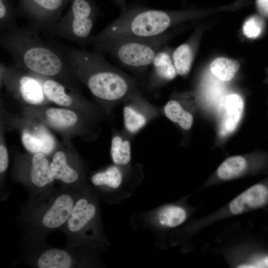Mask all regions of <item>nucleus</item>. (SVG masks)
Instances as JSON below:
<instances>
[{"mask_svg": "<svg viewBox=\"0 0 268 268\" xmlns=\"http://www.w3.org/2000/svg\"><path fill=\"white\" fill-rule=\"evenodd\" d=\"M1 47L15 65L29 73L42 77L70 80L75 75L65 52L41 39L30 26L0 33Z\"/></svg>", "mask_w": 268, "mask_h": 268, "instance_id": "obj_1", "label": "nucleus"}, {"mask_svg": "<svg viewBox=\"0 0 268 268\" xmlns=\"http://www.w3.org/2000/svg\"><path fill=\"white\" fill-rule=\"evenodd\" d=\"M59 46L67 56L74 74L85 82L95 97L115 102L134 93V82L110 64L101 52Z\"/></svg>", "mask_w": 268, "mask_h": 268, "instance_id": "obj_2", "label": "nucleus"}, {"mask_svg": "<svg viewBox=\"0 0 268 268\" xmlns=\"http://www.w3.org/2000/svg\"><path fill=\"white\" fill-rule=\"evenodd\" d=\"M184 14L141 6L130 7L97 34L95 41L119 38H153L167 31L182 19Z\"/></svg>", "mask_w": 268, "mask_h": 268, "instance_id": "obj_3", "label": "nucleus"}, {"mask_svg": "<svg viewBox=\"0 0 268 268\" xmlns=\"http://www.w3.org/2000/svg\"><path fill=\"white\" fill-rule=\"evenodd\" d=\"M166 33L153 38H119L95 41L91 44L106 52L123 66L134 69L151 66L159 50L169 39Z\"/></svg>", "mask_w": 268, "mask_h": 268, "instance_id": "obj_4", "label": "nucleus"}, {"mask_svg": "<svg viewBox=\"0 0 268 268\" xmlns=\"http://www.w3.org/2000/svg\"><path fill=\"white\" fill-rule=\"evenodd\" d=\"M98 10L96 0H71L67 12L47 32L77 44H90Z\"/></svg>", "mask_w": 268, "mask_h": 268, "instance_id": "obj_5", "label": "nucleus"}, {"mask_svg": "<svg viewBox=\"0 0 268 268\" xmlns=\"http://www.w3.org/2000/svg\"><path fill=\"white\" fill-rule=\"evenodd\" d=\"M78 196L69 191H62L54 195L50 201L40 207L34 215V225L44 233L64 227Z\"/></svg>", "mask_w": 268, "mask_h": 268, "instance_id": "obj_6", "label": "nucleus"}, {"mask_svg": "<svg viewBox=\"0 0 268 268\" xmlns=\"http://www.w3.org/2000/svg\"><path fill=\"white\" fill-rule=\"evenodd\" d=\"M68 0H20L19 12L30 27L37 32H48L61 18Z\"/></svg>", "mask_w": 268, "mask_h": 268, "instance_id": "obj_7", "label": "nucleus"}, {"mask_svg": "<svg viewBox=\"0 0 268 268\" xmlns=\"http://www.w3.org/2000/svg\"><path fill=\"white\" fill-rule=\"evenodd\" d=\"M97 207L87 197L78 195L74 203L70 215L64 226V230L72 244L84 236L86 230L97 215Z\"/></svg>", "mask_w": 268, "mask_h": 268, "instance_id": "obj_8", "label": "nucleus"}, {"mask_svg": "<svg viewBox=\"0 0 268 268\" xmlns=\"http://www.w3.org/2000/svg\"><path fill=\"white\" fill-rule=\"evenodd\" d=\"M1 75H3L16 84V87L23 100L31 105H39L44 100V93L42 84L38 78L26 74L18 75L17 67L0 66Z\"/></svg>", "mask_w": 268, "mask_h": 268, "instance_id": "obj_9", "label": "nucleus"}, {"mask_svg": "<svg viewBox=\"0 0 268 268\" xmlns=\"http://www.w3.org/2000/svg\"><path fill=\"white\" fill-rule=\"evenodd\" d=\"M268 205V179L249 187L235 198L228 205L233 215H239Z\"/></svg>", "mask_w": 268, "mask_h": 268, "instance_id": "obj_10", "label": "nucleus"}, {"mask_svg": "<svg viewBox=\"0 0 268 268\" xmlns=\"http://www.w3.org/2000/svg\"><path fill=\"white\" fill-rule=\"evenodd\" d=\"M30 186L36 193L46 191L54 181L50 163L45 155L41 153L33 155L29 172Z\"/></svg>", "mask_w": 268, "mask_h": 268, "instance_id": "obj_11", "label": "nucleus"}, {"mask_svg": "<svg viewBox=\"0 0 268 268\" xmlns=\"http://www.w3.org/2000/svg\"><path fill=\"white\" fill-rule=\"evenodd\" d=\"M165 46L157 53L151 65L150 83L153 86L169 81L177 74L172 59V52Z\"/></svg>", "mask_w": 268, "mask_h": 268, "instance_id": "obj_12", "label": "nucleus"}, {"mask_svg": "<svg viewBox=\"0 0 268 268\" xmlns=\"http://www.w3.org/2000/svg\"><path fill=\"white\" fill-rule=\"evenodd\" d=\"M223 113L220 125V133L225 136L232 133L237 128L242 117L244 103L237 94H231L224 99Z\"/></svg>", "mask_w": 268, "mask_h": 268, "instance_id": "obj_13", "label": "nucleus"}, {"mask_svg": "<svg viewBox=\"0 0 268 268\" xmlns=\"http://www.w3.org/2000/svg\"><path fill=\"white\" fill-rule=\"evenodd\" d=\"M21 139L25 148L33 153L49 154L55 144L53 136L43 127L35 128L34 131L30 132L24 130Z\"/></svg>", "mask_w": 268, "mask_h": 268, "instance_id": "obj_14", "label": "nucleus"}, {"mask_svg": "<svg viewBox=\"0 0 268 268\" xmlns=\"http://www.w3.org/2000/svg\"><path fill=\"white\" fill-rule=\"evenodd\" d=\"M35 262L39 268H70L78 263L77 259L69 250L55 248L40 252Z\"/></svg>", "mask_w": 268, "mask_h": 268, "instance_id": "obj_15", "label": "nucleus"}, {"mask_svg": "<svg viewBox=\"0 0 268 268\" xmlns=\"http://www.w3.org/2000/svg\"><path fill=\"white\" fill-rule=\"evenodd\" d=\"M50 169L55 179L67 185L76 183L79 179L77 171L68 163L65 153L61 150L54 154Z\"/></svg>", "mask_w": 268, "mask_h": 268, "instance_id": "obj_16", "label": "nucleus"}, {"mask_svg": "<svg viewBox=\"0 0 268 268\" xmlns=\"http://www.w3.org/2000/svg\"><path fill=\"white\" fill-rule=\"evenodd\" d=\"M46 78L42 84L46 97L57 105L64 107L71 106L73 99L66 92L65 85L54 79Z\"/></svg>", "mask_w": 268, "mask_h": 268, "instance_id": "obj_17", "label": "nucleus"}, {"mask_svg": "<svg viewBox=\"0 0 268 268\" xmlns=\"http://www.w3.org/2000/svg\"><path fill=\"white\" fill-rule=\"evenodd\" d=\"M165 116L171 121L178 124L183 130H188L192 126L194 117L192 113L184 109L181 103L175 99L170 100L164 107Z\"/></svg>", "mask_w": 268, "mask_h": 268, "instance_id": "obj_18", "label": "nucleus"}, {"mask_svg": "<svg viewBox=\"0 0 268 268\" xmlns=\"http://www.w3.org/2000/svg\"><path fill=\"white\" fill-rule=\"evenodd\" d=\"M247 160L241 156L230 157L224 160L217 170L218 177L223 180L236 178L247 169Z\"/></svg>", "mask_w": 268, "mask_h": 268, "instance_id": "obj_19", "label": "nucleus"}, {"mask_svg": "<svg viewBox=\"0 0 268 268\" xmlns=\"http://www.w3.org/2000/svg\"><path fill=\"white\" fill-rule=\"evenodd\" d=\"M191 43H185L172 52V59L177 74L184 76L190 70L194 58V48Z\"/></svg>", "mask_w": 268, "mask_h": 268, "instance_id": "obj_20", "label": "nucleus"}, {"mask_svg": "<svg viewBox=\"0 0 268 268\" xmlns=\"http://www.w3.org/2000/svg\"><path fill=\"white\" fill-rule=\"evenodd\" d=\"M240 65L238 61L224 57L214 60L210 65L211 73L223 81L232 80L238 70Z\"/></svg>", "mask_w": 268, "mask_h": 268, "instance_id": "obj_21", "label": "nucleus"}, {"mask_svg": "<svg viewBox=\"0 0 268 268\" xmlns=\"http://www.w3.org/2000/svg\"><path fill=\"white\" fill-rule=\"evenodd\" d=\"M110 155L115 164L117 165L128 164L131 159L130 142L120 135H115L111 141Z\"/></svg>", "mask_w": 268, "mask_h": 268, "instance_id": "obj_22", "label": "nucleus"}, {"mask_svg": "<svg viewBox=\"0 0 268 268\" xmlns=\"http://www.w3.org/2000/svg\"><path fill=\"white\" fill-rule=\"evenodd\" d=\"M122 180V173L116 166H110L105 171L96 173L91 179L92 184L95 186H106L112 189L119 188Z\"/></svg>", "mask_w": 268, "mask_h": 268, "instance_id": "obj_23", "label": "nucleus"}, {"mask_svg": "<svg viewBox=\"0 0 268 268\" xmlns=\"http://www.w3.org/2000/svg\"><path fill=\"white\" fill-rule=\"evenodd\" d=\"M47 120L52 125L61 129L74 125L78 120L76 114L70 110L50 108L46 111Z\"/></svg>", "mask_w": 268, "mask_h": 268, "instance_id": "obj_24", "label": "nucleus"}, {"mask_svg": "<svg viewBox=\"0 0 268 268\" xmlns=\"http://www.w3.org/2000/svg\"><path fill=\"white\" fill-rule=\"evenodd\" d=\"M131 105L125 106L123 109L124 126L131 134H135L147 123L145 114Z\"/></svg>", "mask_w": 268, "mask_h": 268, "instance_id": "obj_25", "label": "nucleus"}, {"mask_svg": "<svg viewBox=\"0 0 268 268\" xmlns=\"http://www.w3.org/2000/svg\"><path fill=\"white\" fill-rule=\"evenodd\" d=\"M187 216V212L183 207L170 205L159 212L158 221L162 226L174 227L182 224L186 220Z\"/></svg>", "mask_w": 268, "mask_h": 268, "instance_id": "obj_26", "label": "nucleus"}, {"mask_svg": "<svg viewBox=\"0 0 268 268\" xmlns=\"http://www.w3.org/2000/svg\"><path fill=\"white\" fill-rule=\"evenodd\" d=\"M18 27L16 22L15 10L9 0H0V28L9 31Z\"/></svg>", "mask_w": 268, "mask_h": 268, "instance_id": "obj_27", "label": "nucleus"}, {"mask_svg": "<svg viewBox=\"0 0 268 268\" xmlns=\"http://www.w3.org/2000/svg\"><path fill=\"white\" fill-rule=\"evenodd\" d=\"M263 27V20L258 16H253L245 22L243 32L248 38H256L262 33Z\"/></svg>", "mask_w": 268, "mask_h": 268, "instance_id": "obj_28", "label": "nucleus"}, {"mask_svg": "<svg viewBox=\"0 0 268 268\" xmlns=\"http://www.w3.org/2000/svg\"><path fill=\"white\" fill-rule=\"evenodd\" d=\"M9 163L8 154L5 146L0 145V173H3L7 169Z\"/></svg>", "mask_w": 268, "mask_h": 268, "instance_id": "obj_29", "label": "nucleus"}, {"mask_svg": "<svg viewBox=\"0 0 268 268\" xmlns=\"http://www.w3.org/2000/svg\"><path fill=\"white\" fill-rule=\"evenodd\" d=\"M257 5L263 15L268 16V0H257Z\"/></svg>", "mask_w": 268, "mask_h": 268, "instance_id": "obj_30", "label": "nucleus"}, {"mask_svg": "<svg viewBox=\"0 0 268 268\" xmlns=\"http://www.w3.org/2000/svg\"><path fill=\"white\" fill-rule=\"evenodd\" d=\"M120 8L122 12H124L129 8L126 0H112Z\"/></svg>", "mask_w": 268, "mask_h": 268, "instance_id": "obj_31", "label": "nucleus"}]
</instances>
